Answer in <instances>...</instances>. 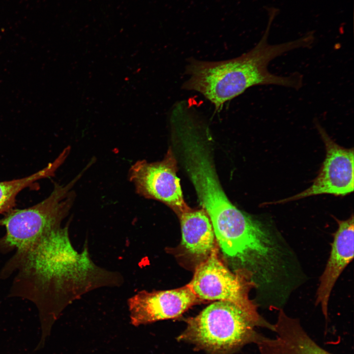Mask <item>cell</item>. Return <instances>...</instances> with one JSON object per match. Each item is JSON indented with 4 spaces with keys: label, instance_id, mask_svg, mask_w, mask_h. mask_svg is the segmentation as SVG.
Returning <instances> with one entry per match:
<instances>
[{
    "label": "cell",
    "instance_id": "2",
    "mask_svg": "<svg viewBox=\"0 0 354 354\" xmlns=\"http://www.w3.org/2000/svg\"><path fill=\"white\" fill-rule=\"evenodd\" d=\"M67 228H56L16 250L0 277L14 274L10 295L28 299L39 313V343H45L60 308L59 299L66 277Z\"/></svg>",
    "mask_w": 354,
    "mask_h": 354
},
{
    "label": "cell",
    "instance_id": "1",
    "mask_svg": "<svg viewBox=\"0 0 354 354\" xmlns=\"http://www.w3.org/2000/svg\"><path fill=\"white\" fill-rule=\"evenodd\" d=\"M270 13L263 36L249 52L235 59L219 61L190 59L185 68V74L189 77L183 83L182 88L201 93L217 110L227 101L253 86L272 85L299 88L302 85L300 75L277 76L269 71L268 65L274 59L290 51L310 47L314 37L308 33L293 41L268 44L270 25L276 14L274 11Z\"/></svg>",
    "mask_w": 354,
    "mask_h": 354
},
{
    "label": "cell",
    "instance_id": "3",
    "mask_svg": "<svg viewBox=\"0 0 354 354\" xmlns=\"http://www.w3.org/2000/svg\"><path fill=\"white\" fill-rule=\"evenodd\" d=\"M186 327L179 341L194 344L209 354H231L246 344L260 340L256 327L273 331V324L261 316H255L235 304L217 301L198 315L186 320Z\"/></svg>",
    "mask_w": 354,
    "mask_h": 354
},
{
    "label": "cell",
    "instance_id": "9",
    "mask_svg": "<svg viewBox=\"0 0 354 354\" xmlns=\"http://www.w3.org/2000/svg\"><path fill=\"white\" fill-rule=\"evenodd\" d=\"M338 228L334 234L329 257L320 277L316 292L315 304L320 305L326 320L330 295L336 281L344 269L352 261L354 253V223L353 214L347 219L334 217Z\"/></svg>",
    "mask_w": 354,
    "mask_h": 354
},
{
    "label": "cell",
    "instance_id": "6",
    "mask_svg": "<svg viewBox=\"0 0 354 354\" xmlns=\"http://www.w3.org/2000/svg\"><path fill=\"white\" fill-rule=\"evenodd\" d=\"M177 171V161L170 147L161 161H137L130 168L128 177L138 194L163 203L178 216L191 207L183 198Z\"/></svg>",
    "mask_w": 354,
    "mask_h": 354
},
{
    "label": "cell",
    "instance_id": "8",
    "mask_svg": "<svg viewBox=\"0 0 354 354\" xmlns=\"http://www.w3.org/2000/svg\"><path fill=\"white\" fill-rule=\"evenodd\" d=\"M188 285L170 290L142 291L128 301L134 324L177 318L199 301Z\"/></svg>",
    "mask_w": 354,
    "mask_h": 354
},
{
    "label": "cell",
    "instance_id": "7",
    "mask_svg": "<svg viewBox=\"0 0 354 354\" xmlns=\"http://www.w3.org/2000/svg\"><path fill=\"white\" fill-rule=\"evenodd\" d=\"M315 125L325 148V157L318 176L312 185L292 197L264 205L284 204L309 196L331 194L346 196L354 189V148H346L337 144L318 122Z\"/></svg>",
    "mask_w": 354,
    "mask_h": 354
},
{
    "label": "cell",
    "instance_id": "4",
    "mask_svg": "<svg viewBox=\"0 0 354 354\" xmlns=\"http://www.w3.org/2000/svg\"><path fill=\"white\" fill-rule=\"evenodd\" d=\"M75 181L65 185L55 184L50 195L40 203L5 214L0 219V226L6 230L0 238V251L18 250L59 227L72 205L74 196L71 189Z\"/></svg>",
    "mask_w": 354,
    "mask_h": 354
},
{
    "label": "cell",
    "instance_id": "11",
    "mask_svg": "<svg viewBox=\"0 0 354 354\" xmlns=\"http://www.w3.org/2000/svg\"><path fill=\"white\" fill-rule=\"evenodd\" d=\"M178 217L184 247L194 256L207 257L215 247L212 225L206 211L190 208Z\"/></svg>",
    "mask_w": 354,
    "mask_h": 354
},
{
    "label": "cell",
    "instance_id": "5",
    "mask_svg": "<svg viewBox=\"0 0 354 354\" xmlns=\"http://www.w3.org/2000/svg\"><path fill=\"white\" fill-rule=\"evenodd\" d=\"M187 285L200 300L228 301L251 315L260 316L249 296L257 286L252 274L242 268L232 272L219 259L215 247L197 266Z\"/></svg>",
    "mask_w": 354,
    "mask_h": 354
},
{
    "label": "cell",
    "instance_id": "12",
    "mask_svg": "<svg viewBox=\"0 0 354 354\" xmlns=\"http://www.w3.org/2000/svg\"><path fill=\"white\" fill-rule=\"evenodd\" d=\"M67 156L66 153L62 151L54 161L29 176L0 181V214L5 215L14 209L17 196L22 190L39 179L53 176Z\"/></svg>",
    "mask_w": 354,
    "mask_h": 354
},
{
    "label": "cell",
    "instance_id": "10",
    "mask_svg": "<svg viewBox=\"0 0 354 354\" xmlns=\"http://www.w3.org/2000/svg\"><path fill=\"white\" fill-rule=\"evenodd\" d=\"M273 327L274 338L262 335L256 343L261 354H332L309 336L298 319L289 317L282 309Z\"/></svg>",
    "mask_w": 354,
    "mask_h": 354
}]
</instances>
